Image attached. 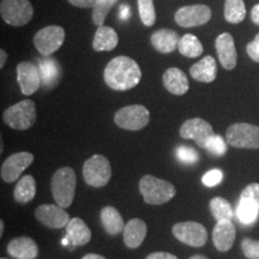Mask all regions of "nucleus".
<instances>
[{"label":"nucleus","instance_id":"obj_40","mask_svg":"<svg viewBox=\"0 0 259 259\" xmlns=\"http://www.w3.org/2000/svg\"><path fill=\"white\" fill-rule=\"evenodd\" d=\"M67 2L79 9H94L101 0H67Z\"/></svg>","mask_w":259,"mask_h":259},{"label":"nucleus","instance_id":"obj_18","mask_svg":"<svg viewBox=\"0 0 259 259\" xmlns=\"http://www.w3.org/2000/svg\"><path fill=\"white\" fill-rule=\"evenodd\" d=\"M163 85L173 95L183 96L189 92L190 83L187 76L178 67H169L162 77Z\"/></svg>","mask_w":259,"mask_h":259},{"label":"nucleus","instance_id":"obj_12","mask_svg":"<svg viewBox=\"0 0 259 259\" xmlns=\"http://www.w3.org/2000/svg\"><path fill=\"white\" fill-rule=\"evenodd\" d=\"M34 162V155L28 151H21L9 156L3 162L0 176L5 183H15L22 173Z\"/></svg>","mask_w":259,"mask_h":259},{"label":"nucleus","instance_id":"obj_42","mask_svg":"<svg viewBox=\"0 0 259 259\" xmlns=\"http://www.w3.org/2000/svg\"><path fill=\"white\" fill-rule=\"evenodd\" d=\"M119 16H120L121 19H127L130 16H131V11H130V8L126 4H122L120 6V11H119Z\"/></svg>","mask_w":259,"mask_h":259},{"label":"nucleus","instance_id":"obj_11","mask_svg":"<svg viewBox=\"0 0 259 259\" xmlns=\"http://www.w3.org/2000/svg\"><path fill=\"white\" fill-rule=\"evenodd\" d=\"M211 10L209 6L197 4L183 6L176 12V22L183 28H193L206 24L211 19Z\"/></svg>","mask_w":259,"mask_h":259},{"label":"nucleus","instance_id":"obj_5","mask_svg":"<svg viewBox=\"0 0 259 259\" xmlns=\"http://www.w3.org/2000/svg\"><path fill=\"white\" fill-rule=\"evenodd\" d=\"M112 167L108 158L103 155H93L83 164V178L89 186L103 187L109 183Z\"/></svg>","mask_w":259,"mask_h":259},{"label":"nucleus","instance_id":"obj_47","mask_svg":"<svg viewBox=\"0 0 259 259\" xmlns=\"http://www.w3.org/2000/svg\"><path fill=\"white\" fill-rule=\"evenodd\" d=\"M4 233V221H0V235H3Z\"/></svg>","mask_w":259,"mask_h":259},{"label":"nucleus","instance_id":"obj_25","mask_svg":"<svg viewBox=\"0 0 259 259\" xmlns=\"http://www.w3.org/2000/svg\"><path fill=\"white\" fill-rule=\"evenodd\" d=\"M100 218H101V223L105 228V231L111 235H116L120 232H124L125 223L122 220L120 212L116 210L114 206H105L102 208L101 213H100Z\"/></svg>","mask_w":259,"mask_h":259},{"label":"nucleus","instance_id":"obj_3","mask_svg":"<svg viewBox=\"0 0 259 259\" xmlns=\"http://www.w3.org/2000/svg\"><path fill=\"white\" fill-rule=\"evenodd\" d=\"M139 192L143 196L144 202L150 205H160L169 202L176 196L177 190L169 181L147 174L139 180Z\"/></svg>","mask_w":259,"mask_h":259},{"label":"nucleus","instance_id":"obj_26","mask_svg":"<svg viewBox=\"0 0 259 259\" xmlns=\"http://www.w3.org/2000/svg\"><path fill=\"white\" fill-rule=\"evenodd\" d=\"M38 72H40L42 84L46 87H54L60 78V67L56 59L45 57L38 60Z\"/></svg>","mask_w":259,"mask_h":259},{"label":"nucleus","instance_id":"obj_22","mask_svg":"<svg viewBox=\"0 0 259 259\" xmlns=\"http://www.w3.org/2000/svg\"><path fill=\"white\" fill-rule=\"evenodd\" d=\"M190 74L193 79L202 83H211L218 76V66L216 61L211 56L204 57L198 63L192 65L190 69Z\"/></svg>","mask_w":259,"mask_h":259},{"label":"nucleus","instance_id":"obj_2","mask_svg":"<svg viewBox=\"0 0 259 259\" xmlns=\"http://www.w3.org/2000/svg\"><path fill=\"white\" fill-rule=\"evenodd\" d=\"M77 178L71 167H61L53 174L51 189L57 205L66 209L72 204L76 193Z\"/></svg>","mask_w":259,"mask_h":259},{"label":"nucleus","instance_id":"obj_21","mask_svg":"<svg viewBox=\"0 0 259 259\" xmlns=\"http://www.w3.org/2000/svg\"><path fill=\"white\" fill-rule=\"evenodd\" d=\"M148 227L143 220L132 219L125 225L124 232V242L128 248H137L143 244L145 236H147Z\"/></svg>","mask_w":259,"mask_h":259},{"label":"nucleus","instance_id":"obj_24","mask_svg":"<svg viewBox=\"0 0 259 259\" xmlns=\"http://www.w3.org/2000/svg\"><path fill=\"white\" fill-rule=\"evenodd\" d=\"M119 37L114 29L111 27H102L97 28L95 36L93 40V48L96 52H109L113 51L118 46Z\"/></svg>","mask_w":259,"mask_h":259},{"label":"nucleus","instance_id":"obj_13","mask_svg":"<svg viewBox=\"0 0 259 259\" xmlns=\"http://www.w3.org/2000/svg\"><path fill=\"white\" fill-rule=\"evenodd\" d=\"M212 135V126L200 118L189 119L180 127L181 138L193 139L197 145L203 149H205L206 143Z\"/></svg>","mask_w":259,"mask_h":259},{"label":"nucleus","instance_id":"obj_7","mask_svg":"<svg viewBox=\"0 0 259 259\" xmlns=\"http://www.w3.org/2000/svg\"><path fill=\"white\" fill-rule=\"evenodd\" d=\"M227 143L234 148L259 149V126L236 122L227 130Z\"/></svg>","mask_w":259,"mask_h":259},{"label":"nucleus","instance_id":"obj_34","mask_svg":"<svg viewBox=\"0 0 259 259\" xmlns=\"http://www.w3.org/2000/svg\"><path fill=\"white\" fill-rule=\"evenodd\" d=\"M205 149L213 155H218V156H221V155L226 154L227 151V144L220 135L213 134L211 137L209 138L208 143H206Z\"/></svg>","mask_w":259,"mask_h":259},{"label":"nucleus","instance_id":"obj_31","mask_svg":"<svg viewBox=\"0 0 259 259\" xmlns=\"http://www.w3.org/2000/svg\"><path fill=\"white\" fill-rule=\"evenodd\" d=\"M210 210H211L213 219L218 222L232 220L233 218L232 205L222 197H215L210 200Z\"/></svg>","mask_w":259,"mask_h":259},{"label":"nucleus","instance_id":"obj_45","mask_svg":"<svg viewBox=\"0 0 259 259\" xmlns=\"http://www.w3.org/2000/svg\"><path fill=\"white\" fill-rule=\"evenodd\" d=\"M82 259H107L106 257H103L101 254H96V253H88L85 254Z\"/></svg>","mask_w":259,"mask_h":259},{"label":"nucleus","instance_id":"obj_36","mask_svg":"<svg viewBox=\"0 0 259 259\" xmlns=\"http://www.w3.org/2000/svg\"><path fill=\"white\" fill-rule=\"evenodd\" d=\"M242 253L248 259H259V241L245 238L241 242Z\"/></svg>","mask_w":259,"mask_h":259},{"label":"nucleus","instance_id":"obj_19","mask_svg":"<svg viewBox=\"0 0 259 259\" xmlns=\"http://www.w3.org/2000/svg\"><path fill=\"white\" fill-rule=\"evenodd\" d=\"M8 253L15 259H35L38 255V247L29 236H19L9 242Z\"/></svg>","mask_w":259,"mask_h":259},{"label":"nucleus","instance_id":"obj_38","mask_svg":"<svg viewBox=\"0 0 259 259\" xmlns=\"http://www.w3.org/2000/svg\"><path fill=\"white\" fill-rule=\"evenodd\" d=\"M241 198H248L254 200L259 204V184L258 183H252L250 185H247L242 190L241 192Z\"/></svg>","mask_w":259,"mask_h":259},{"label":"nucleus","instance_id":"obj_15","mask_svg":"<svg viewBox=\"0 0 259 259\" xmlns=\"http://www.w3.org/2000/svg\"><path fill=\"white\" fill-rule=\"evenodd\" d=\"M17 80L25 96L36 93L42 84L37 66L29 61H22L17 65Z\"/></svg>","mask_w":259,"mask_h":259},{"label":"nucleus","instance_id":"obj_6","mask_svg":"<svg viewBox=\"0 0 259 259\" xmlns=\"http://www.w3.org/2000/svg\"><path fill=\"white\" fill-rule=\"evenodd\" d=\"M0 14L5 23L12 27H23L31 21L34 8L29 0H2Z\"/></svg>","mask_w":259,"mask_h":259},{"label":"nucleus","instance_id":"obj_43","mask_svg":"<svg viewBox=\"0 0 259 259\" xmlns=\"http://www.w3.org/2000/svg\"><path fill=\"white\" fill-rule=\"evenodd\" d=\"M251 18H252V22H253L254 24L259 25V4L254 5L253 9H252Z\"/></svg>","mask_w":259,"mask_h":259},{"label":"nucleus","instance_id":"obj_4","mask_svg":"<svg viewBox=\"0 0 259 259\" xmlns=\"http://www.w3.org/2000/svg\"><path fill=\"white\" fill-rule=\"evenodd\" d=\"M3 120L14 130L24 131L30 128L36 121V106L31 100H23L5 109Z\"/></svg>","mask_w":259,"mask_h":259},{"label":"nucleus","instance_id":"obj_1","mask_svg":"<svg viewBox=\"0 0 259 259\" xmlns=\"http://www.w3.org/2000/svg\"><path fill=\"white\" fill-rule=\"evenodd\" d=\"M142 71L136 60L130 57H115L106 65L103 79L107 85L116 92L134 89L141 82Z\"/></svg>","mask_w":259,"mask_h":259},{"label":"nucleus","instance_id":"obj_30","mask_svg":"<svg viewBox=\"0 0 259 259\" xmlns=\"http://www.w3.org/2000/svg\"><path fill=\"white\" fill-rule=\"evenodd\" d=\"M246 17V6L244 0H226L225 18L232 24L241 23Z\"/></svg>","mask_w":259,"mask_h":259},{"label":"nucleus","instance_id":"obj_27","mask_svg":"<svg viewBox=\"0 0 259 259\" xmlns=\"http://www.w3.org/2000/svg\"><path fill=\"white\" fill-rule=\"evenodd\" d=\"M36 194V181L34 177L24 176L18 180L14 191V198L16 202L25 204L31 202Z\"/></svg>","mask_w":259,"mask_h":259},{"label":"nucleus","instance_id":"obj_48","mask_svg":"<svg viewBox=\"0 0 259 259\" xmlns=\"http://www.w3.org/2000/svg\"><path fill=\"white\" fill-rule=\"evenodd\" d=\"M0 259H6V258H0Z\"/></svg>","mask_w":259,"mask_h":259},{"label":"nucleus","instance_id":"obj_28","mask_svg":"<svg viewBox=\"0 0 259 259\" xmlns=\"http://www.w3.org/2000/svg\"><path fill=\"white\" fill-rule=\"evenodd\" d=\"M259 213V204L248 198H241L236 208V216L239 221L245 225H251L255 222Z\"/></svg>","mask_w":259,"mask_h":259},{"label":"nucleus","instance_id":"obj_9","mask_svg":"<svg viewBox=\"0 0 259 259\" xmlns=\"http://www.w3.org/2000/svg\"><path fill=\"white\" fill-rule=\"evenodd\" d=\"M65 30L59 25H48L34 36V45L42 57H50L63 46Z\"/></svg>","mask_w":259,"mask_h":259},{"label":"nucleus","instance_id":"obj_29","mask_svg":"<svg viewBox=\"0 0 259 259\" xmlns=\"http://www.w3.org/2000/svg\"><path fill=\"white\" fill-rule=\"evenodd\" d=\"M178 51L184 57L197 58L202 56L203 45L200 44L197 36H194L192 34H185L183 37H180Z\"/></svg>","mask_w":259,"mask_h":259},{"label":"nucleus","instance_id":"obj_35","mask_svg":"<svg viewBox=\"0 0 259 259\" xmlns=\"http://www.w3.org/2000/svg\"><path fill=\"white\" fill-rule=\"evenodd\" d=\"M177 157L179 158L180 162L183 163H189L193 164L196 162H198L199 156L198 153L196 150L190 147H185V145H180L177 149Z\"/></svg>","mask_w":259,"mask_h":259},{"label":"nucleus","instance_id":"obj_39","mask_svg":"<svg viewBox=\"0 0 259 259\" xmlns=\"http://www.w3.org/2000/svg\"><path fill=\"white\" fill-rule=\"evenodd\" d=\"M246 52H247L248 57L255 63H259V32L255 35L254 40L251 41L250 44L246 46Z\"/></svg>","mask_w":259,"mask_h":259},{"label":"nucleus","instance_id":"obj_46","mask_svg":"<svg viewBox=\"0 0 259 259\" xmlns=\"http://www.w3.org/2000/svg\"><path fill=\"white\" fill-rule=\"evenodd\" d=\"M189 259H209L208 257H205V255L203 254H194L192 257H190Z\"/></svg>","mask_w":259,"mask_h":259},{"label":"nucleus","instance_id":"obj_10","mask_svg":"<svg viewBox=\"0 0 259 259\" xmlns=\"http://www.w3.org/2000/svg\"><path fill=\"white\" fill-rule=\"evenodd\" d=\"M171 233L178 240L192 247H202L208 240L205 227L194 221L178 222L171 228Z\"/></svg>","mask_w":259,"mask_h":259},{"label":"nucleus","instance_id":"obj_37","mask_svg":"<svg viewBox=\"0 0 259 259\" xmlns=\"http://www.w3.org/2000/svg\"><path fill=\"white\" fill-rule=\"evenodd\" d=\"M223 179V173L220 169H212L208 171L205 176L203 177V184L208 187H213L216 185H219Z\"/></svg>","mask_w":259,"mask_h":259},{"label":"nucleus","instance_id":"obj_41","mask_svg":"<svg viewBox=\"0 0 259 259\" xmlns=\"http://www.w3.org/2000/svg\"><path fill=\"white\" fill-rule=\"evenodd\" d=\"M145 259H179L177 255L168 253V252H154L150 253Z\"/></svg>","mask_w":259,"mask_h":259},{"label":"nucleus","instance_id":"obj_32","mask_svg":"<svg viewBox=\"0 0 259 259\" xmlns=\"http://www.w3.org/2000/svg\"><path fill=\"white\" fill-rule=\"evenodd\" d=\"M138 12L142 23L145 27H153L156 22L154 0H138Z\"/></svg>","mask_w":259,"mask_h":259},{"label":"nucleus","instance_id":"obj_17","mask_svg":"<svg viewBox=\"0 0 259 259\" xmlns=\"http://www.w3.org/2000/svg\"><path fill=\"white\" fill-rule=\"evenodd\" d=\"M236 231L235 226L231 220L216 222L212 231V242L216 250L221 252H228L233 247L235 241Z\"/></svg>","mask_w":259,"mask_h":259},{"label":"nucleus","instance_id":"obj_44","mask_svg":"<svg viewBox=\"0 0 259 259\" xmlns=\"http://www.w3.org/2000/svg\"><path fill=\"white\" fill-rule=\"evenodd\" d=\"M6 60H8V54H6L4 50H2L0 51V69H3L5 66Z\"/></svg>","mask_w":259,"mask_h":259},{"label":"nucleus","instance_id":"obj_8","mask_svg":"<svg viewBox=\"0 0 259 259\" xmlns=\"http://www.w3.org/2000/svg\"><path fill=\"white\" fill-rule=\"evenodd\" d=\"M149 121H150V113L142 105L122 107L114 115L115 125L128 131H139L144 128Z\"/></svg>","mask_w":259,"mask_h":259},{"label":"nucleus","instance_id":"obj_20","mask_svg":"<svg viewBox=\"0 0 259 259\" xmlns=\"http://www.w3.org/2000/svg\"><path fill=\"white\" fill-rule=\"evenodd\" d=\"M180 36L177 31L171 29H160L155 31L150 36V42L153 47L160 53H171L179 47Z\"/></svg>","mask_w":259,"mask_h":259},{"label":"nucleus","instance_id":"obj_16","mask_svg":"<svg viewBox=\"0 0 259 259\" xmlns=\"http://www.w3.org/2000/svg\"><path fill=\"white\" fill-rule=\"evenodd\" d=\"M215 48L222 66L226 70L235 69L238 63V53L232 35L229 32H222L221 35H219L215 41Z\"/></svg>","mask_w":259,"mask_h":259},{"label":"nucleus","instance_id":"obj_14","mask_svg":"<svg viewBox=\"0 0 259 259\" xmlns=\"http://www.w3.org/2000/svg\"><path fill=\"white\" fill-rule=\"evenodd\" d=\"M35 218L42 225L52 229H60L66 227L70 222L69 213L65 211L64 208L53 204H42L35 210Z\"/></svg>","mask_w":259,"mask_h":259},{"label":"nucleus","instance_id":"obj_33","mask_svg":"<svg viewBox=\"0 0 259 259\" xmlns=\"http://www.w3.org/2000/svg\"><path fill=\"white\" fill-rule=\"evenodd\" d=\"M118 0H101L93 10V23L97 27H102L105 23L107 14L115 5Z\"/></svg>","mask_w":259,"mask_h":259},{"label":"nucleus","instance_id":"obj_23","mask_svg":"<svg viewBox=\"0 0 259 259\" xmlns=\"http://www.w3.org/2000/svg\"><path fill=\"white\" fill-rule=\"evenodd\" d=\"M66 234L72 246L87 245L92 240V231L87 223L79 218H73L66 226Z\"/></svg>","mask_w":259,"mask_h":259}]
</instances>
